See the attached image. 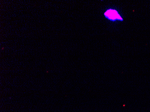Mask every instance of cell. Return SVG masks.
<instances>
[{
	"mask_svg": "<svg viewBox=\"0 0 150 112\" xmlns=\"http://www.w3.org/2000/svg\"><path fill=\"white\" fill-rule=\"evenodd\" d=\"M104 15L108 20L113 22L117 20L122 21L123 20L122 17L119 13L118 12L117 10L114 9H110L107 10L104 13Z\"/></svg>",
	"mask_w": 150,
	"mask_h": 112,
	"instance_id": "obj_1",
	"label": "cell"
}]
</instances>
